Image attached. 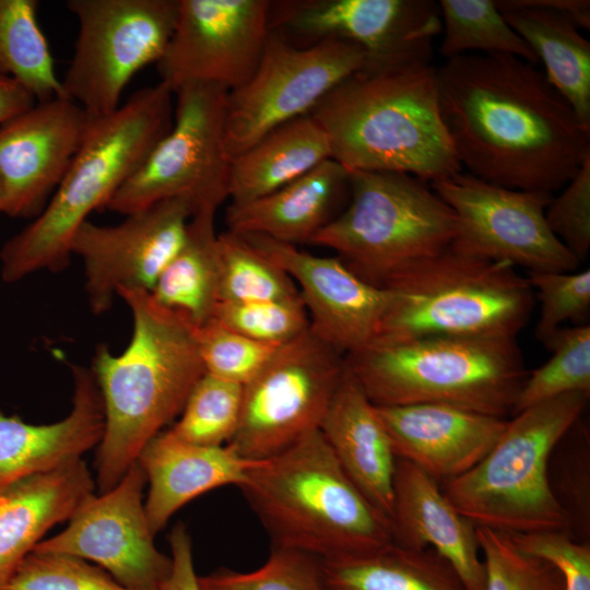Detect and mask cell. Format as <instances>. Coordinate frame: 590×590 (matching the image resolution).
<instances>
[{
    "mask_svg": "<svg viewBox=\"0 0 590 590\" xmlns=\"http://www.w3.org/2000/svg\"><path fill=\"white\" fill-rule=\"evenodd\" d=\"M439 109L460 165L502 187L562 189L590 157V128L536 66L467 54L436 68Z\"/></svg>",
    "mask_w": 590,
    "mask_h": 590,
    "instance_id": "1",
    "label": "cell"
},
{
    "mask_svg": "<svg viewBox=\"0 0 590 590\" xmlns=\"http://www.w3.org/2000/svg\"><path fill=\"white\" fill-rule=\"evenodd\" d=\"M129 306L132 337L119 355L101 344L93 359L105 428L96 456V484L111 489L143 448L181 413L205 370L194 326L160 305L150 292L120 288Z\"/></svg>",
    "mask_w": 590,
    "mask_h": 590,
    "instance_id": "2",
    "label": "cell"
},
{
    "mask_svg": "<svg viewBox=\"0 0 590 590\" xmlns=\"http://www.w3.org/2000/svg\"><path fill=\"white\" fill-rule=\"evenodd\" d=\"M309 115L329 139L331 158L349 170L406 173L427 182L463 170L441 119L433 64L359 70Z\"/></svg>",
    "mask_w": 590,
    "mask_h": 590,
    "instance_id": "3",
    "label": "cell"
},
{
    "mask_svg": "<svg viewBox=\"0 0 590 590\" xmlns=\"http://www.w3.org/2000/svg\"><path fill=\"white\" fill-rule=\"evenodd\" d=\"M173 95L158 82L133 93L115 111L91 117L76 154L45 208L3 245V281L12 283L68 266L78 228L90 213L106 206L172 128Z\"/></svg>",
    "mask_w": 590,
    "mask_h": 590,
    "instance_id": "4",
    "label": "cell"
},
{
    "mask_svg": "<svg viewBox=\"0 0 590 590\" xmlns=\"http://www.w3.org/2000/svg\"><path fill=\"white\" fill-rule=\"evenodd\" d=\"M238 488L271 547L329 559L392 543L389 519L349 477L319 429L256 461Z\"/></svg>",
    "mask_w": 590,
    "mask_h": 590,
    "instance_id": "5",
    "label": "cell"
},
{
    "mask_svg": "<svg viewBox=\"0 0 590 590\" xmlns=\"http://www.w3.org/2000/svg\"><path fill=\"white\" fill-rule=\"evenodd\" d=\"M345 362L376 406L438 403L500 418L512 413L528 376L516 338L374 342Z\"/></svg>",
    "mask_w": 590,
    "mask_h": 590,
    "instance_id": "6",
    "label": "cell"
},
{
    "mask_svg": "<svg viewBox=\"0 0 590 590\" xmlns=\"http://www.w3.org/2000/svg\"><path fill=\"white\" fill-rule=\"evenodd\" d=\"M588 400L582 392L566 393L514 414L472 469L440 484L446 497L475 527L508 534L570 533L548 468L555 447L581 417Z\"/></svg>",
    "mask_w": 590,
    "mask_h": 590,
    "instance_id": "7",
    "label": "cell"
},
{
    "mask_svg": "<svg viewBox=\"0 0 590 590\" xmlns=\"http://www.w3.org/2000/svg\"><path fill=\"white\" fill-rule=\"evenodd\" d=\"M388 306L374 342L429 335L516 338L528 322L533 290L508 262L450 247L390 280Z\"/></svg>",
    "mask_w": 590,
    "mask_h": 590,
    "instance_id": "8",
    "label": "cell"
},
{
    "mask_svg": "<svg viewBox=\"0 0 590 590\" xmlns=\"http://www.w3.org/2000/svg\"><path fill=\"white\" fill-rule=\"evenodd\" d=\"M350 182L346 206L309 244L332 249L365 282L384 288L457 236V215L429 182L386 170H350Z\"/></svg>",
    "mask_w": 590,
    "mask_h": 590,
    "instance_id": "9",
    "label": "cell"
},
{
    "mask_svg": "<svg viewBox=\"0 0 590 590\" xmlns=\"http://www.w3.org/2000/svg\"><path fill=\"white\" fill-rule=\"evenodd\" d=\"M227 94L224 88L206 84L176 91L172 128L106 208L127 215L162 200L186 198L194 213L217 210L228 198Z\"/></svg>",
    "mask_w": 590,
    "mask_h": 590,
    "instance_id": "10",
    "label": "cell"
},
{
    "mask_svg": "<svg viewBox=\"0 0 590 590\" xmlns=\"http://www.w3.org/2000/svg\"><path fill=\"white\" fill-rule=\"evenodd\" d=\"M66 7L79 32L63 94L91 117L108 115L131 79L164 54L178 0H68Z\"/></svg>",
    "mask_w": 590,
    "mask_h": 590,
    "instance_id": "11",
    "label": "cell"
},
{
    "mask_svg": "<svg viewBox=\"0 0 590 590\" xmlns=\"http://www.w3.org/2000/svg\"><path fill=\"white\" fill-rule=\"evenodd\" d=\"M345 366V357L309 329L280 345L244 385L239 424L227 445L260 461L318 430Z\"/></svg>",
    "mask_w": 590,
    "mask_h": 590,
    "instance_id": "12",
    "label": "cell"
},
{
    "mask_svg": "<svg viewBox=\"0 0 590 590\" xmlns=\"http://www.w3.org/2000/svg\"><path fill=\"white\" fill-rule=\"evenodd\" d=\"M364 63L363 49L345 39L331 37L298 47L271 33L252 76L227 94L228 157L243 153L276 127L309 114Z\"/></svg>",
    "mask_w": 590,
    "mask_h": 590,
    "instance_id": "13",
    "label": "cell"
},
{
    "mask_svg": "<svg viewBox=\"0 0 590 590\" xmlns=\"http://www.w3.org/2000/svg\"><path fill=\"white\" fill-rule=\"evenodd\" d=\"M429 184L457 215L452 250L528 272H571L578 267L579 260L546 224L552 193L502 187L463 170Z\"/></svg>",
    "mask_w": 590,
    "mask_h": 590,
    "instance_id": "14",
    "label": "cell"
},
{
    "mask_svg": "<svg viewBox=\"0 0 590 590\" xmlns=\"http://www.w3.org/2000/svg\"><path fill=\"white\" fill-rule=\"evenodd\" d=\"M269 23L272 33L311 44L331 37L352 42L363 49L361 70L368 72L432 64L433 40L442 28L433 0L271 1Z\"/></svg>",
    "mask_w": 590,
    "mask_h": 590,
    "instance_id": "15",
    "label": "cell"
},
{
    "mask_svg": "<svg viewBox=\"0 0 590 590\" xmlns=\"http://www.w3.org/2000/svg\"><path fill=\"white\" fill-rule=\"evenodd\" d=\"M268 0H178L172 37L156 62L173 94L191 84L231 92L260 63L271 34Z\"/></svg>",
    "mask_w": 590,
    "mask_h": 590,
    "instance_id": "16",
    "label": "cell"
},
{
    "mask_svg": "<svg viewBox=\"0 0 590 590\" xmlns=\"http://www.w3.org/2000/svg\"><path fill=\"white\" fill-rule=\"evenodd\" d=\"M146 483L135 461L111 489L88 496L64 530L33 551L94 562L131 590H158L172 571V557L154 544L143 500Z\"/></svg>",
    "mask_w": 590,
    "mask_h": 590,
    "instance_id": "17",
    "label": "cell"
},
{
    "mask_svg": "<svg viewBox=\"0 0 590 590\" xmlns=\"http://www.w3.org/2000/svg\"><path fill=\"white\" fill-rule=\"evenodd\" d=\"M193 213L188 199L172 198L127 214L117 225L85 221L70 249L83 261L92 312L108 311L120 288L151 292L181 247Z\"/></svg>",
    "mask_w": 590,
    "mask_h": 590,
    "instance_id": "18",
    "label": "cell"
},
{
    "mask_svg": "<svg viewBox=\"0 0 590 590\" xmlns=\"http://www.w3.org/2000/svg\"><path fill=\"white\" fill-rule=\"evenodd\" d=\"M241 235L293 280L318 339L344 357L374 341L389 302L386 288L365 282L337 257L316 256L259 234Z\"/></svg>",
    "mask_w": 590,
    "mask_h": 590,
    "instance_id": "19",
    "label": "cell"
},
{
    "mask_svg": "<svg viewBox=\"0 0 590 590\" xmlns=\"http://www.w3.org/2000/svg\"><path fill=\"white\" fill-rule=\"evenodd\" d=\"M91 116L68 97L35 103L0 125V180L12 217L37 216L63 178Z\"/></svg>",
    "mask_w": 590,
    "mask_h": 590,
    "instance_id": "20",
    "label": "cell"
},
{
    "mask_svg": "<svg viewBox=\"0 0 590 590\" xmlns=\"http://www.w3.org/2000/svg\"><path fill=\"white\" fill-rule=\"evenodd\" d=\"M398 459L440 484L472 469L494 446L507 420L447 404L376 406Z\"/></svg>",
    "mask_w": 590,
    "mask_h": 590,
    "instance_id": "21",
    "label": "cell"
},
{
    "mask_svg": "<svg viewBox=\"0 0 590 590\" xmlns=\"http://www.w3.org/2000/svg\"><path fill=\"white\" fill-rule=\"evenodd\" d=\"M389 521L394 544L433 548L451 564L468 590H485L476 527L452 506L439 482L398 458Z\"/></svg>",
    "mask_w": 590,
    "mask_h": 590,
    "instance_id": "22",
    "label": "cell"
},
{
    "mask_svg": "<svg viewBox=\"0 0 590 590\" xmlns=\"http://www.w3.org/2000/svg\"><path fill=\"white\" fill-rule=\"evenodd\" d=\"M73 399L69 415L35 425L0 410V492L26 477L82 459L98 445L105 428L102 396L92 369L72 365Z\"/></svg>",
    "mask_w": 590,
    "mask_h": 590,
    "instance_id": "23",
    "label": "cell"
},
{
    "mask_svg": "<svg viewBox=\"0 0 590 590\" xmlns=\"http://www.w3.org/2000/svg\"><path fill=\"white\" fill-rule=\"evenodd\" d=\"M350 192V170L328 158L271 193L245 203L231 202L227 229L294 246L309 244L343 211Z\"/></svg>",
    "mask_w": 590,
    "mask_h": 590,
    "instance_id": "24",
    "label": "cell"
},
{
    "mask_svg": "<svg viewBox=\"0 0 590 590\" xmlns=\"http://www.w3.org/2000/svg\"><path fill=\"white\" fill-rule=\"evenodd\" d=\"M137 461L149 483L144 508L154 534L196 497L224 485L240 486L256 462L240 457L228 445H192L169 429L157 434Z\"/></svg>",
    "mask_w": 590,
    "mask_h": 590,
    "instance_id": "25",
    "label": "cell"
},
{
    "mask_svg": "<svg viewBox=\"0 0 590 590\" xmlns=\"http://www.w3.org/2000/svg\"><path fill=\"white\" fill-rule=\"evenodd\" d=\"M94 488L86 463L79 459L0 492V590L42 538L68 521Z\"/></svg>",
    "mask_w": 590,
    "mask_h": 590,
    "instance_id": "26",
    "label": "cell"
},
{
    "mask_svg": "<svg viewBox=\"0 0 590 590\" xmlns=\"http://www.w3.org/2000/svg\"><path fill=\"white\" fill-rule=\"evenodd\" d=\"M319 430L349 477L389 519L397 457L375 405L347 365Z\"/></svg>",
    "mask_w": 590,
    "mask_h": 590,
    "instance_id": "27",
    "label": "cell"
},
{
    "mask_svg": "<svg viewBox=\"0 0 590 590\" xmlns=\"http://www.w3.org/2000/svg\"><path fill=\"white\" fill-rule=\"evenodd\" d=\"M497 8L528 44L550 84L590 128V43L567 15L533 0H498Z\"/></svg>",
    "mask_w": 590,
    "mask_h": 590,
    "instance_id": "28",
    "label": "cell"
},
{
    "mask_svg": "<svg viewBox=\"0 0 590 590\" xmlns=\"http://www.w3.org/2000/svg\"><path fill=\"white\" fill-rule=\"evenodd\" d=\"M331 158L329 139L309 115L264 134L231 160L228 198L245 203L261 198Z\"/></svg>",
    "mask_w": 590,
    "mask_h": 590,
    "instance_id": "29",
    "label": "cell"
},
{
    "mask_svg": "<svg viewBox=\"0 0 590 590\" xmlns=\"http://www.w3.org/2000/svg\"><path fill=\"white\" fill-rule=\"evenodd\" d=\"M324 590H468L451 564L433 548L393 542L375 551L321 559Z\"/></svg>",
    "mask_w": 590,
    "mask_h": 590,
    "instance_id": "30",
    "label": "cell"
},
{
    "mask_svg": "<svg viewBox=\"0 0 590 590\" xmlns=\"http://www.w3.org/2000/svg\"><path fill=\"white\" fill-rule=\"evenodd\" d=\"M215 212L202 209L192 214L181 247L150 292L160 305L182 315L194 327L212 318L219 303Z\"/></svg>",
    "mask_w": 590,
    "mask_h": 590,
    "instance_id": "31",
    "label": "cell"
},
{
    "mask_svg": "<svg viewBox=\"0 0 590 590\" xmlns=\"http://www.w3.org/2000/svg\"><path fill=\"white\" fill-rule=\"evenodd\" d=\"M38 5L36 0H0V75L16 82L40 103L64 94L38 24Z\"/></svg>",
    "mask_w": 590,
    "mask_h": 590,
    "instance_id": "32",
    "label": "cell"
},
{
    "mask_svg": "<svg viewBox=\"0 0 590 590\" xmlns=\"http://www.w3.org/2000/svg\"><path fill=\"white\" fill-rule=\"evenodd\" d=\"M440 54L446 60L467 54L509 55L534 66L539 60L512 30L493 0H440Z\"/></svg>",
    "mask_w": 590,
    "mask_h": 590,
    "instance_id": "33",
    "label": "cell"
},
{
    "mask_svg": "<svg viewBox=\"0 0 590 590\" xmlns=\"http://www.w3.org/2000/svg\"><path fill=\"white\" fill-rule=\"evenodd\" d=\"M219 302H257L299 297L298 290L275 262L240 233L217 234Z\"/></svg>",
    "mask_w": 590,
    "mask_h": 590,
    "instance_id": "34",
    "label": "cell"
},
{
    "mask_svg": "<svg viewBox=\"0 0 590 590\" xmlns=\"http://www.w3.org/2000/svg\"><path fill=\"white\" fill-rule=\"evenodd\" d=\"M543 344L552 356L528 373L512 414L566 393L590 396V326L559 328Z\"/></svg>",
    "mask_w": 590,
    "mask_h": 590,
    "instance_id": "35",
    "label": "cell"
},
{
    "mask_svg": "<svg viewBox=\"0 0 590 590\" xmlns=\"http://www.w3.org/2000/svg\"><path fill=\"white\" fill-rule=\"evenodd\" d=\"M243 388L240 384L204 373L169 430L192 445H227L239 424Z\"/></svg>",
    "mask_w": 590,
    "mask_h": 590,
    "instance_id": "36",
    "label": "cell"
},
{
    "mask_svg": "<svg viewBox=\"0 0 590 590\" xmlns=\"http://www.w3.org/2000/svg\"><path fill=\"white\" fill-rule=\"evenodd\" d=\"M485 590H565L559 568L521 550L511 534L476 527Z\"/></svg>",
    "mask_w": 590,
    "mask_h": 590,
    "instance_id": "37",
    "label": "cell"
},
{
    "mask_svg": "<svg viewBox=\"0 0 590 590\" xmlns=\"http://www.w3.org/2000/svg\"><path fill=\"white\" fill-rule=\"evenodd\" d=\"M200 590H324L321 559L296 550L271 547L266 563L251 571L219 568L198 576Z\"/></svg>",
    "mask_w": 590,
    "mask_h": 590,
    "instance_id": "38",
    "label": "cell"
},
{
    "mask_svg": "<svg viewBox=\"0 0 590 590\" xmlns=\"http://www.w3.org/2000/svg\"><path fill=\"white\" fill-rule=\"evenodd\" d=\"M213 318L264 344L280 346L309 329L299 297L257 302H219Z\"/></svg>",
    "mask_w": 590,
    "mask_h": 590,
    "instance_id": "39",
    "label": "cell"
},
{
    "mask_svg": "<svg viewBox=\"0 0 590 590\" xmlns=\"http://www.w3.org/2000/svg\"><path fill=\"white\" fill-rule=\"evenodd\" d=\"M558 442L560 452L555 457L551 488L557 502L566 512L570 533L577 531L582 541H589L590 532V451L589 434L580 418ZM556 448V447H555Z\"/></svg>",
    "mask_w": 590,
    "mask_h": 590,
    "instance_id": "40",
    "label": "cell"
},
{
    "mask_svg": "<svg viewBox=\"0 0 590 590\" xmlns=\"http://www.w3.org/2000/svg\"><path fill=\"white\" fill-rule=\"evenodd\" d=\"M194 338L205 373L243 386L279 347L255 341L213 317L194 327Z\"/></svg>",
    "mask_w": 590,
    "mask_h": 590,
    "instance_id": "41",
    "label": "cell"
},
{
    "mask_svg": "<svg viewBox=\"0 0 590 590\" xmlns=\"http://www.w3.org/2000/svg\"><path fill=\"white\" fill-rule=\"evenodd\" d=\"M5 590H131L97 565L66 554L32 551ZM161 590V589H158Z\"/></svg>",
    "mask_w": 590,
    "mask_h": 590,
    "instance_id": "42",
    "label": "cell"
},
{
    "mask_svg": "<svg viewBox=\"0 0 590 590\" xmlns=\"http://www.w3.org/2000/svg\"><path fill=\"white\" fill-rule=\"evenodd\" d=\"M528 281L540 302L535 335L542 343L565 321L588 324L590 270L579 272H528Z\"/></svg>",
    "mask_w": 590,
    "mask_h": 590,
    "instance_id": "43",
    "label": "cell"
},
{
    "mask_svg": "<svg viewBox=\"0 0 590 590\" xmlns=\"http://www.w3.org/2000/svg\"><path fill=\"white\" fill-rule=\"evenodd\" d=\"M545 210L551 232L580 261L590 249V157Z\"/></svg>",
    "mask_w": 590,
    "mask_h": 590,
    "instance_id": "44",
    "label": "cell"
},
{
    "mask_svg": "<svg viewBox=\"0 0 590 590\" xmlns=\"http://www.w3.org/2000/svg\"><path fill=\"white\" fill-rule=\"evenodd\" d=\"M523 551L556 565L563 574L565 590H590V543L577 541L566 531L512 534Z\"/></svg>",
    "mask_w": 590,
    "mask_h": 590,
    "instance_id": "45",
    "label": "cell"
},
{
    "mask_svg": "<svg viewBox=\"0 0 590 590\" xmlns=\"http://www.w3.org/2000/svg\"><path fill=\"white\" fill-rule=\"evenodd\" d=\"M172 571L161 590H200L192 558V542L184 523H177L169 534Z\"/></svg>",
    "mask_w": 590,
    "mask_h": 590,
    "instance_id": "46",
    "label": "cell"
},
{
    "mask_svg": "<svg viewBox=\"0 0 590 590\" xmlns=\"http://www.w3.org/2000/svg\"><path fill=\"white\" fill-rule=\"evenodd\" d=\"M36 101L13 80L0 75V125L31 108Z\"/></svg>",
    "mask_w": 590,
    "mask_h": 590,
    "instance_id": "47",
    "label": "cell"
},
{
    "mask_svg": "<svg viewBox=\"0 0 590 590\" xmlns=\"http://www.w3.org/2000/svg\"><path fill=\"white\" fill-rule=\"evenodd\" d=\"M4 204H5L4 190H3V186H2L1 180H0V213H3Z\"/></svg>",
    "mask_w": 590,
    "mask_h": 590,
    "instance_id": "48",
    "label": "cell"
}]
</instances>
